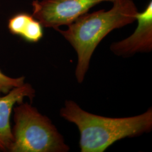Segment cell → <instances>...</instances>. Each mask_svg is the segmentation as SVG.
Segmentation results:
<instances>
[{"label": "cell", "instance_id": "obj_1", "mask_svg": "<svg viewBox=\"0 0 152 152\" xmlns=\"http://www.w3.org/2000/svg\"><path fill=\"white\" fill-rule=\"evenodd\" d=\"M111 9L101 10L80 16L65 30H56L76 51L75 76L82 83L88 70L92 55L98 45L109 33L136 20L137 8L132 0H117Z\"/></svg>", "mask_w": 152, "mask_h": 152}, {"label": "cell", "instance_id": "obj_2", "mask_svg": "<svg viewBox=\"0 0 152 152\" xmlns=\"http://www.w3.org/2000/svg\"><path fill=\"white\" fill-rule=\"evenodd\" d=\"M60 114L77 127L82 152H103L116 141L140 136L152 129V108L133 117L110 118L89 113L69 100L65 101Z\"/></svg>", "mask_w": 152, "mask_h": 152}, {"label": "cell", "instance_id": "obj_3", "mask_svg": "<svg viewBox=\"0 0 152 152\" xmlns=\"http://www.w3.org/2000/svg\"><path fill=\"white\" fill-rule=\"evenodd\" d=\"M14 109L11 152H67L69 147L51 120L23 102Z\"/></svg>", "mask_w": 152, "mask_h": 152}, {"label": "cell", "instance_id": "obj_4", "mask_svg": "<svg viewBox=\"0 0 152 152\" xmlns=\"http://www.w3.org/2000/svg\"><path fill=\"white\" fill-rule=\"evenodd\" d=\"M117 0H34L32 15L43 27L55 29L68 26L99 3Z\"/></svg>", "mask_w": 152, "mask_h": 152}, {"label": "cell", "instance_id": "obj_5", "mask_svg": "<svg viewBox=\"0 0 152 152\" xmlns=\"http://www.w3.org/2000/svg\"><path fill=\"white\" fill-rule=\"evenodd\" d=\"M137 26L131 36L111 44L110 51L114 54L129 57L139 53H149L152 50V2L145 10L137 14Z\"/></svg>", "mask_w": 152, "mask_h": 152}, {"label": "cell", "instance_id": "obj_6", "mask_svg": "<svg viewBox=\"0 0 152 152\" xmlns=\"http://www.w3.org/2000/svg\"><path fill=\"white\" fill-rule=\"evenodd\" d=\"M35 96V90L29 83L12 88L0 96V151L9 152L13 141L10 125V116L14 105L20 103L25 98L31 101Z\"/></svg>", "mask_w": 152, "mask_h": 152}, {"label": "cell", "instance_id": "obj_7", "mask_svg": "<svg viewBox=\"0 0 152 152\" xmlns=\"http://www.w3.org/2000/svg\"><path fill=\"white\" fill-rule=\"evenodd\" d=\"M8 28L12 34L21 37L29 42H37L44 35L41 23L27 13H19L11 17Z\"/></svg>", "mask_w": 152, "mask_h": 152}, {"label": "cell", "instance_id": "obj_8", "mask_svg": "<svg viewBox=\"0 0 152 152\" xmlns=\"http://www.w3.org/2000/svg\"><path fill=\"white\" fill-rule=\"evenodd\" d=\"M24 77L11 78L6 76L0 71V96L6 94L14 88L22 86L24 83Z\"/></svg>", "mask_w": 152, "mask_h": 152}]
</instances>
